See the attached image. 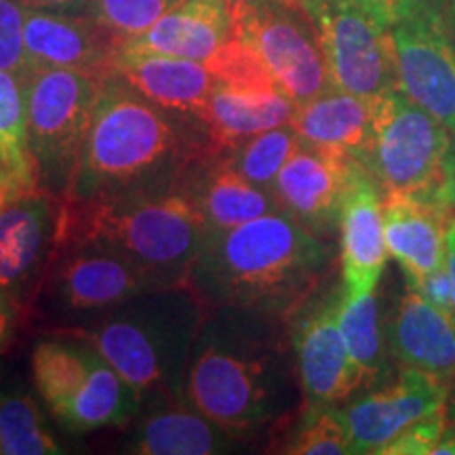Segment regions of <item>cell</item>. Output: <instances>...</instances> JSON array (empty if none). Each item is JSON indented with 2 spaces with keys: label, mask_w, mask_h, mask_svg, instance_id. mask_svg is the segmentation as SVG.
Returning <instances> with one entry per match:
<instances>
[{
  "label": "cell",
  "mask_w": 455,
  "mask_h": 455,
  "mask_svg": "<svg viewBox=\"0 0 455 455\" xmlns=\"http://www.w3.org/2000/svg\"><path fill=\"white\" fill-rule=\"evenodd\" d=\"M212 70L215 83L226 87L247 89V91H266L278 89L275 78L261 64L259 57L253 53L247 44L232 36L212 60L204 61Z\"/></svg>",
  "instance_id": "1f68e13d"
},
{
  "label": "cell",
  "mask_w": 455,
  "mask_h": 455,
  "mask_svg": "<svg viewBox=\"0 0 455 455\" xmlns=\"http://www.w3.org/2000/svg\"><path fill=\"white\" fill-rule=\"evenodd\" d=\"M235 36L228 0H181L144 32L124 38L123 51L209 61Z\"/></svg>",
  "instance_id": "603a6c76"
},
{
  "label": "cell",
  "mask_w": 455,
  "mask_h": 455,
  "mask_svg": "<svg viewBox=\"0 0 455 455\" xmlns=\"http://www.w3.org/2000/svg\"><path fill=\"white\" fill-rule=\"evenodd\" d=\"M295 108L281 89L247 91L215 83L198 118L207 127L212 150L221 152L261 131L289 124Z\"/></svg>",
  "instance_id": "d4e9b609"
},
{
  "label": "cell",
  "mask_w": 455,
  "mask_h": 455,
  "mask_svg": "<svg viewBox=\"0 0 455 455\" xmlns=\"http://www.w3.org/2000/svg\"><path fill=\"white\" fill-rule=\"evenodd\" d=\"M449 424H451V415L447 413V407L426 415L419 422L409 426L396 441H392L384 455H432Z\"/></svg>",
  "instance_id": "e575fe53"
},
{
  "label": "cell",
  "mask_w": 455,
  "mask_h": 455,
  "mask_svg": "<svg viewBox=\"0 0 455 455\" xmlns=\"http://www.w3.org/2000/svg\"><path fill=\"white\" fill-rule=\"evenodd\" d=\"M24 17L20 0H0V70L26 72Z\"/></svg>",
  "instance_id": "836d02e7"
},
{
  "label": "cell",
  "mask_w": 455,
  "mask_h": 455,
  "mask_svg": "<svg viewBox=\"0 0 455 455\" xmlns=\"http://www.w3.org/2000/svg\"><path fill=\"white\" fill-rule=\"evenodd\" d=\"M207 306L188 284L138 293L87 325L68 331L93 341L112 367L150 398H184L186 373Z\"/></svg>",
  "instance_id": "277c9868"
},
{
  "label": "cell",
  "mask_w": 455,
  "mask_h": 455,
  "mask_svg": "<svg viewBox=\"0 0 455 455\" xmlns=\"http://www.w3.org/2000/svg\"><path fill=\"white\" fill-rule=\"evenodd\" d=\"M0 453H3V445H0Z\"/></svg>",
  "instance_id": "f6af8a7d"
},
{
  "label": "cell",
  "mask_w": 455,
  "mask_h": 455,
  "mask_svg": "<svg viewBox=\"0 0 455 455\" xmlns=\"http://www.w3.org/2000/svg\"><path fill=\"white\" fill-rule=\"evenodd\" d=\"M339 261L344 299L378 289L386 264L384 201L375 180L361 163H352L339 215Z\"/></svg>",
  "instance_id": "ac0fdd59"
},
{
  "label": "cell",
  "mask_w": 455,
  "mask_h": 455,
  "mask_svg": "<svg viewBox=\"0 0 455 455\" xmlns=\"http://www.w3.org/2000/svg\"><path fill=\"white\" fill-rule=\"evenodd\" d=\"M453 17H455V0H453Z\"/></svg>",
  "instance_id": "ee69618b"
},
{
  "label": "cell",
  "mask_w": 455,
  "mask_h": 455,
  "mask_svg": "<svg viewBox=\"0 0 455 455\" xmlns=\"http://www.w3.org/2000/svg\"><path fill=\"white\" fill-rule=\"evenodd\" d=\"M64 198L26 192L0 212V289L30 308L60 236Z\"/></svg>",
  "instance_id": "9a60e30c"
},
{
  "label": "cell",
  "mask_w": 455,
  "mask_h": 455,
  "mask_svg": "<svg viewBox=\"0 0 455 455\" xmlns=\"http://www.w3.org/2000/svg\"><path fill=\"white\" fill-rule=\"evenodd\" d=\"M388 24L398 89L455 141V38L439 0H395Z\"/></svg>",
  "instance_id": "7c38bea8"
},
{
  "label": "cell",
  "mask_w": 455,
  "mask_h": 455,
  "mask_svg": "<svg viewBox=\"0 0 455 455\" xmlns=\"http://www.w3.org/2000/svg\"><path fill=\"white\" fill-rule=\"evenodd\" d=\"M124 36L91 15L26 9L28 68H68L106 78L114 72Z\"/></svg>",
  "instance_id": "2e32d148"
},
{
  "label": "cell",
  "mask_w": 455,
  "mask_h": 455,
  "mask_svg": "<svg viewBox=\"0 0 455 455\" xmlns=\"http://www.w3.org/2000/svg\"><path fill=\"white\" fill-rule=\"evenodd\" d=\"M315 17L335 89L378 101L398 89L388 9L375 0H301Z\"/></svg>",
  "instance_id": "8fae6325"
},
{
  "label": "cell",
  "mask_w": 455,
  "mask_h": 455,
  "mask_svg": "<svg viewBox=\"0 0 455 455\" xmlns=\"http://www.w3.org/2000/svg\"><path fill=\"white\" fill-rule=\"evenodd\" d=\"M388 253L409 287L447 266V230L455 212L413 196H382Z\"/></svg>",
  "instance_id": "7402d4cb"
},
{
  "label": "cell",
  "mask_w": 455,
  "mask_h": 455,
  "mask_svg": "<svg viewBox=\"0 0 455 455\" xmlns=\"http://www.w3.org/2000/svg\"><path fill=\"white\" fill-rule=\"evenodd\" d=\"M204 235L201 215L175 188L112 201L64 198L57 243L95 244L140 266L163 287H173L186 284Z\"/></svg>",
  "instance_id": "5b68a950"
},
{
  "label": "cell",
  "mask_w": 455,
  "mask_h": 455,
  "mask_svg": "<svg viewBox=\"0 0 455 455\" xmlns=\"http://www.w3.org/2000/svg\"><path fill=\"white\" fill-rule=\"evenodd\" d=\"M236 3H241V0H228V4H230V7H232V4H236Z\"/></svg>",
  "instance_id": "b9f144b4"
},
{
  "label": "cell",
  "mask_w": 455,
  "mask_h": 455,
  "mask_svg": "<svg viewBox=\"0 0 455 455\" xmlns=\"http://www.w3.org/2000/svg\"><path fill=\"white\" fill-rule=\"evenodd\" d=\"M26 192H32V190L24 184V181L17 178L13 171L4 167V164H0V212H3L7 204L13 203L15 198L26 195Z\"/></svg>",
  "instance_id": "f35d334b"
},
{
  "label": "cell",
  "mask_w": 455,
  "mask_h": 455,
  "mask_svg": "<svg viewBox=\"0 0 455 455\" xmlns=\"http://www.w3.org/2000/svg\"><path fill=\"white\" fill-rule=\"evenodd\" d=\"M355 158L301 144L284 163L272 186L278 212L321 238L339 232L341 203Z\"/></svg>",
  "instance_id": "e0dca14e"
},
{
  "label": "cell",
  "mask_w": 455,
  "mask_h": 455,
  "mask_svg": "<svg viewBox=\"0 0 455 455\" xmlns=\"http://www.w3.org/2000/svg\"><path fill=\"white\" fill-rule=\"evenodd\" d=\"M358 163L382 196H413L455 212V141L401 89L375 101L373 133Z\"/></svg>",
  "instance_id": "52a82bcc"
},
{
  "label": "cell",
  "mask_w": 455,
  "mask_h": 455,
  "mask_svg": "<svg viewBox=\"0 0 455 455\" xmlns=\"http://www.w3.org/2000/svg\"><path fill=\"white\" fill-rule=\"evenodd\" d=\"M339 331L352 365L361 378L363 390L382 384V379L390 373L392 355L378 291L356 299L341 298Z\"/></svg>",
  "instance_id": "4316f807"
},
{
  "label": "cell",
  "mask_w": 455,
  "mask_h": 455,
  "mask_svg": "<svg viewBox=\"0 0 455 455\" xmlns=\"http://www.w3.org/2000/svg\"><path fill=\"white\" fill-rule=\"evenodd\" d=\"M411 289H415L426 301H430L435 308H439L441 312H445L449 318H453V293L447 266L443 270L435 272V275H430L428 278H424L422 283H418Z\"/></svg>",
  "instance_id": "d590c367"
},
{
  "label": "cell",
  "mask_w": 455,
  "mask_h": 455,
  "mask_svg": "<svg viewBox=\"0 0 455 455\" xmlns=\"http://www.w3.org/2000/svg\"><path fill=\"white\" fill-rule=\"evenodd\" d=\"M0 163L36 190V169L28 146L24 72L0 70Z\"/></svg>",
  "instance_id": "f1b7e54d"
},
{
  "label": "cell",
  "mask_w": 455,
  "mask_h": 455,
  "mask_svg": "<svg viewBox=\"0 0 455 455\" xmlns=\"http://www.w3.org/2000/svg\"><path fill=\"white\" fill-rule=\"evenodd\" d=\"M295 455H346L352 453L348 430L341 422L338 407L308 411L301 418L299 428L283 449Z\"/></svg>",
  "instance_id": "4dcf8cb0"
},
{
  "label": "cell",
  "mask_w": 455,
  "mask_h": 455,
  "mask_svg": "<svg viewBox=\"0 0 455 455\" xmlns=\"http://www.w3.org/2000/svg\"><path fill=\"white\" fill-rule=\"evenodd\" d=\"M373 114L375 101L329 89L295 108L291 127L298 131L301 144L358 161L371 141Z\"/></svg>",
  "instance_id": "484cf974"
},
{
  "label": "cell",
  "mask_w": 455,
  "mask_h": 455,
  "mask_svg": "<svg viewBox=\"0 0 455 455\" xmlns=\"http://www.w3.org/2000/svg\"><path fill=\"white\" fill-rule=\"evenodd\" d=\"M141 98L164 110L198 116L215 87V78L204 61L161 53L123 51L114 72Z\"/></svg>",
  "instance_id": "cb8c5ba5"
},
{
  "label": "cell",
  "mask_w": 455,
  "mask_h": 455,
  "mask_svg": "<svg viewBox=\"0 0 455 455\" xmlns=\"http://www.w3.org/2000/svg\"><path fill=\"white\" fill-rule=\"evenodd\" d=\"M449 386L428 373L403 369L395 382L375 384L338 407L352 453H382L409 426L449 403Z\"/></svg>",
  "instance_id": "5bb4252c"
},
{
  "label": "cell",
  "mask_w": 455,
  "mask_h": 455,
  "mask_svg": "<svg viewBox=\"0 0 455 455\" xmlns=\"http://www.w3.org/2000/svg\"><path fill=\"white\" fill-rule=\"evenodd\" d=\"M181 0H91L89 15L129 38L150 28Z\"/></svg>",
  "instance_id": "d6a6232c"
},
{
  "label": "cell",
  "mask_w": 455,
  "mask_h": 455,
  "mask_svg": "<svg viewBox=\"0 0 455 455\" xmlns=\"http://www.w3.org/2000/svg\"><path fill=\"white\" fill-rule=\"evenodd\" d=\"M123 451L135 455H215L235 451V436L181 398L141 403Z\"/></svg>",
  "instance_id": "44dd1931"
},
{
  "label": "cell",
  "mask_w": 455,
  "mask_h": 455,
  "mask_svg": "<svg viewBox=\"0 0 455 455\" xmlns=\"http://www.w3.org/2000/svg\"><path fill=\"white\" fill-rule=\"evenodd\" d=\"M26 9L38 11H60V13L89 15L91 0H20Z\"/></svg>",
  "instance_id": "74e56055"
},
{
  "label": "cell",
  "mask_w": 455,
  "mask_h": 455,
  "mask_svg": "<svg viewBox=\"0 0 455 455\" xmlns=\"http://www.w3.org/2000/svg\"><path fill=\"white\" fill-rule=\"evenodd\" d=\"M392 361L455 384V323L407 284L386 323Z\"/></svg>",
  "instance_id": "ffe728a7"
},
{
  "label": "cell",
  "mask_w": 455,
  "mask_h": 455,
  "mask_svg": "<svg viewBox=\"0 0 455 455\" xmlns=\"http://www.w3.org/2000/svg\"><path fill=\"white\" fill-rule=\"evenodd\" d=\"M447 272L449 281H451V293H453V323H455V218L451 220L447 230Z\"/></svg>",
  "instance_id": "ab89813d"
},
{
  "label": "cell",
  "mask_w": 455,
  "mask_h": 455,
  "mask_svg": "<svg viewBox=\"0 0 455 455\" xmlns=\"http://www.w3.org/2000/svg\"><path fill=\"white\" fill-rule=\"evenodd\" d=\"M104 78L68 68H26L28 146L38 188L64 198L81 161Z\"/></svg>",
  "instance_id": "ba28073f"
},
{
  "label": "cell",
  "mask_w": 455,
  "mask_h": 455,
  "mask_svg": "<svg viewBox=\"0 0 455 455\" xmlns=\"http://www.w3.org/2000/svg\"><path fill=\"white\" fill-rule=\"evenodd\" d=\"M331 255L325 238L272 212L204 235L186 284L207 308L244 306L289 316L318 291Z\"/></svg>",
  "instance_id": "3957f363"
},
{
  "label": "cell",
  "mask_w": 455,
  "mask_h": 455,
  "mask_svg": "<svg viewBox=\"0 0 455 455\" xmlns=\"http://www.w3.org/2000/svg\"><path fill=\"white\" fill-rule=\"evenodd\" d=\"M178 190L201 215L207 235L278 212L272 192L244 180L220 152L196 158L180 178Z\"/></svg>",
  "instance_id": "d6986e66"
},
{
  "label": "cell",
  "mask_w": 455,
  "mask_h": 455,
  "mask_svg": "<svg viewBox=\"0 0 455 455\" xmlns=\"http://www.w3.org/2000/svg\"><path fill=\"white\" fill-rule=\"evenodd\" d=\"M301 146L298 131L291 127V123L261 131L251 138L238 141L236 146L221 150L228 163L235 167L244 180L264 190L272 192L276 175L281 173L284 163Z\"/></svg>",
  "instance_id": "f546056e"
},
{
  "label": "cell",
  "mask_w": 455,
  "mask_h": 455,
  "mask_svg": "<svg viewBox=\"0 0 455 455\" xmlns=\"http://www.w3.org/2000/svg\"><path fill=\"white\" fill-rule=\"evenodd\" d=\"M449 415H451V418H453V422H455V407H453V413H449Z\"/></svg>",
  "instance_id": "7bdbcfd3"
},
{
  "label": "cell",
  "mask_w": 455,
  "mask_h": 455,
  "mask_svg": "<svg viewBox=\"0 0 455 455\" xmlns=\"http://www.w3.org/2000/svg\"><path fill=\"white\" fill-rule=\"evenodd\" d=\"M158 287L163 284L121 255L95 244L57 243L28 312L47 333H68Z\"/></svg>",
  "instance_id": "9c48e42d"
},
{
  "label": "cell",
  "mask_w": 455,
  "mask_h": 455,
  "mask_svg": "<svg viewBox=\"0 0 455 455\" xmlns=\"http://www.w3.org/2000/svg\"><path fill=\"white\" fill-rule=\"evenodd\" d=\"M235 36L247 44L295 106L335 89L315 17L301 0L232 4Z\"/></svg>",
  "instance_id": "30bf717a"
},
{
  "label": "cell",
  "mask_w": 455,
  "mask_h": 455,
  "mask_svg": "<svg viewBox=\"0 0 455 455\" xmlns=\"http://www.w3.org/2000/svg\"><path fill=\"white\" fill-rule=\"evenodd\" d=\"M315 295L293 312L291 323V348L304 413L339 407L363 390L339 331L341 284L327 289L318 298Z\"/></svg>",
  "instance_id": "4fadbf2b"
},
{
  "label": "cell",
  "mask_w": 455,
  "mask_h": 455,
  "mask_svg": "<svg viewBox=\"0 0 455 455\" xmlns=\"http://www.w3.org/2000/svg\"><path fill=\"white\" fill-rule=\"evenodd\" d=\"M0 164H3V163H0Z\"/></svg>",
  "instance_id": "bcb514c9"
},
{
  "label": "cell",
  "mask_w": 455,
  "mask_h": 455,
  "mask_svg": "<svg viewBox=\"0 0 455 455\" xmlns=\"http://www.w3.org/2000/svg\"><path fill=\"white\" fill-rule=\"evenodd\" d=\"M24 315V306L13 295L0 289V355H4L15 341V335L20 331Z\"/></svg>",
  "instance_id": "8d00e7d4"
},
{
  "label": "cell",
  "mask_w": 455,
  "mask_h": 455,
  "mask_svg": "<svg viewBox=\"0 0 455 455\" xmlns=\"http://www.w3.org/2000/svg\"><path fill=\"white\" fill-rule=\"evenodd\" d=\"M375 3H379V4H384L386 9H390V4L395 3V0H375Z\"/></svg>",
  "instance_id": "60d3db41"
},
{
  "label": "cell",
  "mask_w": 455,
  "mask_h": 455,
  "mask_svg": "<svg viewBox=\"0 0 455 455\" xmlns=\"http://www.w3.org/2000/svg\"><path fill=\"white\" fill-rule=\"evenodd\" d=\"M36 395L21 384L0 388V445L4 455L64 453L44 418L43 398Z\"/></svg>",
  "instance_id": "83f0119b"
},
{
  "label": "cell",
  "mask_w": 455,
  "mask_h": 455,
  "mask_svg": "<svg viewBox=\"0 0 455 455\" xmlns=\"http://www.w3.org/2000/svg\"><path fill=\"white\" fill-rule=\"evenodd\" d=\"M30 367L34 390L66 435L121 428L141 409L140 392L78 335L47 333L34 344Z\"/></svg>",
  "instance_id": "8992f818"
},
{
  "label": "cell",
  "mask_w": 455,
  "mask_h": 455,
  "mask_svg": "<svg viewBox=\"0 0 455 455\" xmlns=\"http://www.w3.org/2000/svg\"><path fill=\"white\" fill-rule=\"evenodd\" d=\"M198 116L164 110L116 74L100 84L93 118L66 201L93 203L175 190L184 171L209 155Z\"/></svg>",
  "instance_id": "7a4b0ae2"
},
{
  "label": "cell",
  "mask_w": 455,
  "mask_h": 455,
  "mask_svg": "<svg viewBox=\"0 0 455 455\" xmlns=\"http://www.w3.org/2000/svg\"><path fill=\"white\" fill-rule=\"evenodd\" d=\"M284 318L259 308L215 306L198 331L184 401L236 441L261 435L295 405Z\"/></svg>",
  "instance_id": "6da1fadb"
}]
</instances>
